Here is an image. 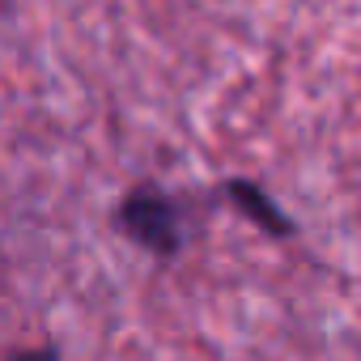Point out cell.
<instances>
[{"label": "cell", "instance_id": "6da1fadb", "mask_svg": "<svg viewBox=\"0 0 361 361\" xmlns=\"http://www.w3.org/2000/svg\"><path fill=\"white\" fill-rule=\"evenodd\" d=\"M115 226L128 243H136L140 251L157 255V259H174L188 243V226H183V209L174 196H166L153 183L132 188L119 209H115Z\"/></svg>", "mask_w": 361, "mask_h": 361}, {"label": "cell", "instance_id": "7a4b0ae2", "mask_svg": "<svg viewBox=\"0 0 361 361\" xmlns=\"http://www.w3.org/2000/svg\"><path fill=\"white\" fill-rule=\"evenodd\" d=\"M221 192H226V200H230L251 226H259L264 234H272V238H293V234H298V221H293L259 183H251V178H226Z\"/></svg>", "mask_w": 361, "mask_h": 361}, {"label": "cell", "instance_id": "3957f363", "mask_svg": "<svg viewBox=\"0 0 361 361\" xmlns=\"http://www.w3.org/2000/svg\"><path fill=\"white\" fill-rule=\"evenodd\" d=\"M9 361H60V348H30V353H13Z\"/></svg>", "mask_w": 361, "mask_h": 361}]
</instances>
